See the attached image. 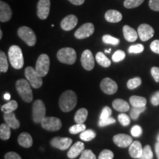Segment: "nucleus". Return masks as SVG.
I'll return each instance as SVG.
<instances>
[{
    "mask_svg": "<svg viewBox=\"0 0 159 159\" xmlns=\"http://www.w3.org/2000/svg\"><path fill=\"white\" fill-rule=\"evenodd\" d=\"M77 102V97L71 90L64 91L59 99V106L63 112H69L75 108Z\"/></svg>",
    "mask_w": 159,
    "mask_h": 159,
    "instance_id": "f257e3e1",
    "label": "nucleus"
},
{
    "mask_svg": "<svg viewBox=\"0 0 159 159\" xmlns=\"http://www.w3.org/2000/svg\"><path fill=\"white\" fill-rule=\"evenodd\" d=\"M8 58L12 66L16 69H20L23 67L24 61L22 51L19 46L13 45L8 49Z\"/></svg>",
    "mask_w": 159,
    "mask_h": 159,
    "instance_id": "f03ea898",
    "label": "nucleus"
},
{
    "mask_svg": "<svg viewBox=\"0 0 159 159\" xmlns=\"http://www.w3.org/2000/svg\"><path fill=\"white\" fill-rule=\"evenodd\" d=\"M16 88L19 96L25 102L29 103L33 101V91L31 89V85L30 84L27 80H18L16 83Z\"/></svg>",
    "mask_w": 159,
    "mask_h": 159,
    "instance_id": "7ed1b4c3",
    "label": "nucleus"
},
{
    "mask_svg": "<svg viewBox=\"0 0 159 159\" xmlns=\"http://www.w3.org/2000/svg\"><path fill=\"white\" fill-rule=\"evenodd\" d=\"M57 57L60 62L66 64H74L77 59L76 52L71 47H65L57 52Z\"/></svg>",
    "mask_w": 159,
    "mask_h": 159,
    "instance_id": "20e7f679",
    "label": "nucleus"
},
{
    "mask_svg": "<svg viewBox=\"0 0 159 159\" xmlns=\"http://www.w3.org/2000/svg\"><path fill=\"white\" fill-rule=\"evenodd\" d=\"M25 77L27 81L31 85V86L34 89H39L42 86L43 80L40 75L38 74L34 68L28 66L25 69Z\"/></svg>",
    "mask_w": 159,
    "mask_h": 159,
    "instance_id": "39448f33",
    "label": "nucleus"
},
{
    "mask_svg": "<svg viewBox=\"0 0 159 159\" xmlns=\"http://www.w3.org/2000/svg\"><path fill=\"white\" fill-rule=\"evenodd\" d=\"M50 66L49 57L47 54H41L38 58L35 64V71L41 77H45L48 74Z\"/></svg>",
    "mask_w": 159,
    "mask_h": 159,
    "instance_id": "423d86ee",
    "label": "nucleus"
},
{
    "mask_svg": "<svg viewBox=\"0 0 159 159\" xmlns=\"http://www.w3.org/2000/svg\"><path fill=\"white\" fill-rule=\"evenodd\" d=\"M18 35L30 47H33L36 43V35L33 30L28 27L24 26L20 27L18 30Z\"/></svg>",
    "mask_w": 159,
    "mask_h": 159,
    "instance_id": "0eeeda50",
    "label": "nucleus"
},
{
    "mask_svg": "<svg viewBox=\"0 0 159 159\" xmlns=\"http://www.w3.org/2000/svg\"><path fill=\"white\" fill-rule=\"evenodd\" d=\"M46 117L45 105L42 100L37 99L33 105V119L35 123H41Z\"/></svg>",
    "mask_w": 159,
    "mask_h": 159,
    "instance_id": "6e6552de",
    "label": "nucleus"
},
{
    "mask_svg": "<svg viewBox=\"0 0 159 159\" xmlns=\"http://www.w3.org/2000/svg\"><path fill=\"white\" fill-rule=\"evenodd\" d=\"M41 127L46 130L57 131L62 127V122L61 119L57 117L46 116L41 122Z\"/></svg>",
    "mask_w": 159,
    "mask_h": 159,
    "instance_id": "1a4fd4ad",
    "label": "nucleus"
},
{
    "mask_svg": "<svg viewBox=\"0 0 159 159\" xmlns=\"http://www.w3.org/2000/svg\"><path fill=\"white\" fill-rule=\"evenodd\" d=\"M94 26L91 23H85L80 27L75 33V36L77 39H86L94 33Z\"/></svg>",
    "mask_w": 159,
    "mask_h": 159,
    "instance_id": "9d476101",
    "label": "nucleus"
},
{
    "mask_svg": "<svg viewBox=\"0 0 159 159\" xmlns=\"http://www.w3.org/2000/svg\"><path fill=\"white\" fill-rule=\"evenodd\" d=\"M100 88L105 94L112 95L115 94L118 90V85L112 79L109 78V77H105L101 81Z\"/></svg>",
    "mask_w": 159,
    "mask_h": 159,
    "instance_id": "9b49d317",
    "label": "nucleus"
},
{
    "mask_svg": "<svg viewBox=\"0 0 159 159\" xmlns=\"http://www.w3.org/2000/svg\"><path fill=\"white\" fill-rule=\"evenodd\" d=\"M72 143V139L67 137L57 136L51 140L50 144L53 148L59 149L61 150H66L69 148Z\"/></svg>",
    "mask_w": 159,
    "mask_h": 159,
    "instance_id": "f8f14e48",
    "label": "nucleus"
},
{
    "mask_svg": "<svg viewBox=\"0 0 159 159\" xmlns=\"http://www.w3.org/2000/svg\"><path fill=\"white\" fill-rule=\"evenodd\" d=\"M81 64L85 70L91 71L94 67V59L92 52L89 49H85L83 51L81 55Z\"/></svg>",
    "mask_w": 159,
    "mask_h": 159,
    "instance_id": "ddd939ff",
    "label": "nucleus"
},
{
    "mask_svg": "<svg viewBox=\"0 0 159 159\" xmlns=\"http://www.w3.org/2000/svg\"><path fill=\"white\" fill-rule=\"evenodd\" d=\"M50 11V0H39L37 5V15L40 19L44 20L48 17Z\"/></svg>",
    "mask_w": 159,
    "mask_h": 159,
    "instance_id": "4468645a",
    "label": "nucleus"
},
{
    "mask_svg": "<svg viewBox=\"0 0 159 159\" xmlns=\"http://www.w3.org/2000/svg\"><path fill=\"white\" fill-rule=\"evenodd\" d=\"M154 29L148 24H142L138 27V34L142 41H147L153 37Z\"/></svg>",
    "mask_w": 159,
    "mask_h": 159,
    "instance_id": "2eb2a0df",
    "label": "nucleus"
},
{
    "mask_svg": "<svg viewBox=\"0 0 159 159\" xmlns=\"http://www.w3.org/2000/svg\"><path fill=\"white\" fill-rule=\"evenodd\" d=\"M113 141L114 143L119 148H126L128 147H130V145L132 144L133 139L132 137L127 134H116L113 137Z\"/></svg>",
    "mask_w": 159,
    "mask_h": 159,
    "instance_id": "dca6fc26",
    "label": "nucleus"
},
{
    "mask_svg": "<svg viewBox=\"0 0 159 159\" xmlns=\"http://www.w3.org/2000/svg\"><path fill=\"white\" fill-rule=\"evenodd\" d=\"M77 22H78V19L76 16L69 15L61 21V27L65 31H70L76 27Z\"/></svg>",
    "mask_w": 159,
    "mask_h": 159,
    "instance_id": "f3484780",
    "label": "nucleus"
},
{
    "mask_svg": "<svg viewBox=\"0 0 159 159\" xmlns=\"http://www.w3.org/2000/svg\"><path fill=\"white\" fill-rule=\"evenodd\" d=\"M12 17L11 7L5 2H0V21L1 22L8 21Z\"/></svg>",
    "mask_w": 159,
    "mask_h": 159,
    "instance_id": "a211bd4d",
    "label": "nucleus"
},
{
    "mask_svg": "<svg viewBox=\"0 0 159 159\" xmlns=\"http://www.w3.org/2000/svg\"><path fill=\"white\" fill-rule=\"evenodd\" d=\"M84 150V144L81 142H77L69 149L68 152H67V156H68L69 158L74 159L77 158L79 155H81Z\"/></svg>",
    "mask_w": 159,
    "mask_h": 159,
    "instance_id": "6ab92c4d",
    "label": "nucleus"
},
{
    "mask_svg": "<svg viewBox=\"0 0 159 159\" xmlns=\"http://www.w3.org/2000/svg\"><path fill=\"white\" fill-rule=\"evenodd\" d=\"M143 148L140 142L134 141L129 147V153L130 156L134 158H139L142 156Z\"/></svg>",
    "mask_w": 159,
    "mask_h": 159,
    "instance_id": "aec40b11",
    "label": "nucleus"
},
{
    "mask_svg": "<svg viewBox=\"0 0 159 159\" xmlns=\"http://www.w3.org/2000/svg\"><path fill=\"white\" fill-rule=\"evenodd\" d=\"M122 30L125 40H127L129 42H134L138 39V32H136L134 28L130 27V26L125 25L123 27Z\"/></svg>",
    "mask_w": 159,
    "mask_h": 159,
    "instance_id": "412c9836",
    "label": "nucleus"
},
{
    "mask_svg": "<svg viewBox=\"0 0 159 159\" xmlns=\"http://www.w3.org/2000/svg\"><path fill=\"white\" fill-rule=\"evenodd\" d=\"M105 19L110 23H117L122 21V15L120 12L116 10H109L105 13Z\"/></svg>",
    "mask_w": 159,
    "mask_h": 159,
    "instance_id": "4be33fe9",
    "label": "nucleus"
},
{
    "mask_svg": "<svg viewBox=\"0 0 159 159\" xmlns=\"http://www.w3.org/2000/svg\"><path fill=\"white\" fill-rule=\"evenodd\" d=\"M18 142H19V145H21L23 148H29L33 145V137L28 133H21L18 138Z\"/></svg>",
    "mask_w": 159,
    "mask_h": 159,
    "instance_id": "5701e85b",
    "label": "nucleus"
},
{
    "mask_svg": "<svg viewBox=\"0 0 159 159\" xmlns=\"http://www.w3.org/2000/svg\"><path fill=\"white\" fill-rule=\"evenodd\" d=\"M113 108L119 112H127L130 110V105L128 102L122 99H116L112 102Z\"/></svg>",
    "mask_w": 159,
    "mask_h": 159,
    "instance_id": "b1692460",
    "label": "nucleus"
},
{
    "mask_svg": "<svg viewBox=\"0 0 159 159\" xmlns=\"http://www.w3.org/2000/svg\"><path fill=\"white\" fill-rule=\"evenodd\" d=\"M4 119H5L6 124L8 125L11 128L17 129L20 127V122L16 117L14 112L5 114H4Z\"/></svg>",
    "mask_w": 159,
    "mask_h": 159,
    "instance_id": "393cba45",
    "label": "nucleus"
},
{
    "mask_svg": "<svg viewBox=\"0 0 159 159\" xmlns=\"http://www.w3.org/2000/svg\"><path fill=\"white\" fill-rule=\"evenodd\" d=\"M88 117V111L85 108H80L75 115V122L77 124H84Z\"/></svg>",
    "mask_w": 159,
    "mask_h": 159,
    "instance_id": "a878e982",
    "label": "nucleus"
},
{
    "mask_svg": "<svg viewBox=\"0 0 159 159\" xmlns=\"http://www.w3.org/2000/svg\"><path fill=\"white\" fill-rule=\"evenodd\" d=\"M129 102L133 107H144L146 106L147 99L144 97L134 95L129 99Z\"/></svg>",
    "mask_w": 159,
    "mask_h": 159,
    "instance_id": "bb28decb",
    "label": "nucleus"
},
{
    "mask_svg": "<svg viewBox=\"0 0 159 159\" xmlns=\"http://www.w3.org/2000/svg\"><path fill=\"white\" fill-rule=\"evenodd\" d=\"M96 61L101 66L103 67H108L111 64L110 60L106 57V55L104 53L101 52H99L97 53Z\"/></svg>",
    "mask_w": 159,
    "mask_h": 159,
    "instance_id": "cd10ccee",
    "label": "nucleus"
},
{
    "mask_svg": "<svg viewBox=\"0 0 159 159\" xmlns=\"http://www.w3.org/2000/svg\"><path fill=\"white\" fill-rule=\"evenodd\" d=\"M18 108V103L15 100H11L6 104L3 105L1 107V111H2L4 114H7V113L14 112Z\"/></svg>",
    "mask_w": 159,
    "mask_h": 159,
    "instance_id": "c85d7f7f",
    "label": "nucleus"
},
{
    "mask_svg": "<svg viewBox=\"0 0 159 159\" xmlns=\"http://www.w3.org/2000/svg\"><path fill=\"white\" fill-rule=\"evenodd\" d=\"M11 127L8 125L2 124L0 125V138L2 140H7L11 137Z\"/></svg>",
    "mask_w": 159,
    "mask_h": 159,
    "instance_id": "c756f323",
    "label": "nucleus"
},
{
    "mask_svg": "<svg viewBox=\"0 0 159 159\" xmlns=\"http://www.w3.org/2000/svg\"><path fill=\"white\" fill-rule=\"evenodd\" d=\"M8 70V62L5 53L4 52H0V71L1 72H7Z\"/></svg>",
    "mask_w": 159,
    "mask_h": 159,
    "instance_id": "7c9ffc66",
    "label": "nucleus"
},
{
    "mask_svg": "<svg viewBox=\"0 0 159 159\" xmlns=\"http://www.w3.org/2000/svg\"><path fill=\"white\" fill-rule=\"evenodd\" d=\"M96 133L94 130H85L80 135V138L82 139L83 141H85V142H89V141L93 140L96 137Z\"/></svg>",
    "mask_w": 159,
    "mask_h": 159,
    "instance_id": "2f4dec72",
    "label": "nucleus"
},
{
    "mask_svg": "<svg viewBox=\"0 0 159 159\" xmlns=\"http://www.w3.org/2000/svg\"><path fill=\"white\" fill-rule=\"evenodd\" d=\"M146 110V107H133L132 108L130 109V116L131 119H134V120H136L137 119L139 118L140 114L144 112V111Z\"/></svg>",
    "mask_w": 159,
    "mask_h": 159,
    "instance_id": "473e14b6",
    "label": "nucleus"
},
{
    "mask_svg": "<svg viewBox=\"0 0 159 159\" xmlns=\"http://www.w3.org/2000/svg\"><path fill=\"white\" fill-rule=\"evenodd\" d=\"M144 0H125L124 6L126 8H135L144 2Z\"/></svg>",
    "mask_w": 159,
    "mask_h": 159,
    "instance_id": "72a5a7b5",
    "label": "nucleus"
},
{
    "mask_svg": "<svg viewBox=\"0 0 159 159\" xmlns=\"http://www.w3.org/2000/svg\"><path fill=\"white\" fill-rule=\"evenodd\" d=\"M153 158V153L150 145H146L143 148V152L142 156L139 159H152Z\"/></svg>",
    "mask_w": 159,
    "mask_h": 159,
    "instance_id": "f704fd0d",
    "label": "nucleus"
},
{
    "mask_svg": "<svg viewBox=\"0 0 159 159\" xmlns=\"http://www.w3.org/2000/svg\"><path fill=\"white\" fill-rule=\"evenodd\" d=\"M141 83H142V79L140 77H137L129 80L128 83H127V86L130 90H133V89H135L137 87H139L141 85Z\"/></svg>",
    "mask_w": 159,
    "mask_h": 159,
    "instance_id": "c9c22d12",
    "label": "nucleus"
},
{
    "mask_svg": "<svg viewBox=\"0 0 159 159\" xmlns=\"http://www.w3.org/2000/svg\"><path fill=\"white\" fill-rule=\"evenodd\" d=\"M86 129V126L84 124H77L70 127L69 129V133L71 134H77L79 133H82Z\"/></svg>",
    "mask_w": 159,
    "mask_h": 159,
    "instance_id": "e433bc0d",
    "label": "nucleus"
},
{
    "mask_svg": "<svg viewBox=\"0 0 159 159\" xmlns=\"http://www.w3.org/2000/svg\"><path fill=\"white\" fill-rule=\"evenodd\" d=\"M103 42L108 44L111 45H118L119 43V39H116V38L111 36L110 35H105L102 37Z\"/></svg>",
    "mask_w": 159,
    "mask_h": 159,
    "instance_id": "4c0bfd02",
    "label": "nucleus"
},
{
    "mask_svg": "<svg viewBox=\"0 0 159 159\" xmlns=\"http://www.w3.org/2000/svg\"><path fill=\"white\" fill-rule=\"evenodd\" d=\"M144 46L141 44V43H139V44L130 46L128 49V52L134 53V54H139V53H142L144 51Z\"/></svg>",
    "mask_w": 159,
    "mask_h": 159,
    "instance_id": "58836bf2",
    "label": "nucleus"
},
{
    "mask_svg": "<svg viewBox=\"0 0 159 159\" xmlns=\"http://www.w3.org/2000/svg\"><path fill=\"white\" fill-rule=\"evenodd\" d=\"M125 53L122 50H117L114 52V54L112 55V60L114 62H119L125 59Z\"/></svg>",
    "mask_w": 159,
    "mask_h": 159,
    "instance_id": "ea45409f",
    "label": "nucleus"
},
{
    "mask_svg": "<svg viewBox=\"0 0 159 159\" xmlns=\"http://www.w3.org/2000/svg\"><path fill=\"white\" fill-rule=\"evenodd\" d=\"M114 154L110 150H104L99 155L98 159H113Z\"/></svg>",
    "mask_w": 159,
    "mask_h": 159,
    "instance_id": "a19ab883",
    "label": "nucleus"
},
{
    "mask_svg": "<svg viewBox=\"0 0 159 159\" xmlns=\"http://www.w3.org/2000/svg\"><path fill=\"white\" fill-rule=\"evenodd\" d=\"M118 120L123 126H128L130 123V119L128 115L125 114H120L118 116Z\"/></svg>",
    "mask_w": 159,
    "mask_h": 159,
    "instance_id": "79ce46f5",
    "label": "nucleus"
},
{
    "mask_svg": "<svg viewBox=\"0 0 159 159\" xmlns=\"http://www.w3.org/2000/svg\"><path fill=\"white\" fill-rule=\"evenodd\" d=\"M111 114H112L111 109L108 106H105L101 112L100 116H99V120H104V119L109 118L111 116Z\"/></svg>",
    "mask_w": 159,
    "mask_h": 159,
    "instance_id": "37998d69",
    "label": "nucleus"
},
{
    "mask_svg": "<svg viewBox=\"0 0 159 159\" xmlns=\"http://www.w3.org/2000/svg\"><path fill=\"white\" fill-rule=\"evenodd\" d=\"M80 159H97V157L91 150H84Z\"/></svg>",
    "mask_w": 159,
    "mask_h": 159,
    "instance_id": "c03bdc74",
    "label": "nucleus"
},
{
    "mask_svg": "<svg viewBox=\"0 0 159 159\" xmlns=\"http://www.w3.org/2000/svg\"><path fill=\"white\" fill-rule=\"evenodd\" d=\"M130 133L134 137H139L142 134V128L139 125H136L131 128Z\"/></svg>",
    "mask_w": 159,
    "mask_h": 159,
    "instance_id": "a18cd8bd",
    "label": "nucleus"
},
{
    "mask_svg": "<svg viewBox=\"0 0 159 159\" xmlns=\"http://www.w3.org/2000/svg\"><path fill=\"white\" fill-rule=\"evenodd\" d=\"M116 122V120L113 118V117H109V118L104 119V120H99L98 125L99 127H105L108 126V125L114 124Z\"/></svg>",
    "mask_w": 159,
    "mask_h": 159,
    "instance_id": "49530a36",
    "label": "nucleus"
},
{
    "mask_svg": "<svg viewBox=\"0 0 159 159\" xmlns=\"http://www.w3.org/2000/svg\"><path fill=\"white\" fill-rule=\"evenodd\" d=\"M151 75L153 77L155 81L157 83H159V67L153 66L151 69Z\"/></svg>",
    "mask_w": 159,
    "mask_h": 159,
    "instance_id": "de8ad7c7",
    "label": "nucleus"
},
{
    "mask_svg": "<svg viewBox=\"0 0 159 159\" xmlns=\"http://www.w3.org/2000/svg\"><path fill=\"white\" fill-rule=\"evenodd\" d=\"M149 6L154 11H159V0H150Z\"/></svg>",
    "mask_w": 159,
    "mask_h": 159,
    "instance_id": "09e8293b",
    "label": "nucleus"
},
{
    "mask_svg": "<svg viewBox=\"0 0 159 159\" xmlns=\"http://www.w3.org/2000/svg\"><path fill=\"white\" fill-rule=\"evenodd\" d=\"M150 49L153 52L159 54V40H155L151 43Z\"/></svg>",
    "mask_w": 159,
    "mask_h": 159,
    "instance_id": "8fccbe9b",
    "label": "nucleus"
},
{
    "mask_svg": "<svg viewBox=\"0 0 159 159\" xmlns=\"http://www.w3.org/2000/svg\"><path fill=\"white\" fill-rule=\"evenodd\" d=\"M151 103L154 105V106H157L159 105V91H156V93H154L152 94V97L150 99Z\"/></svg>",
    "mask_w": 159,
    "mask_h": 159,
    "instance_id": "3c124183",
    "label": "nucleus"
},
{
    "mask_svg": "<svg viewBox=\"0 0 159 159\" xmlns=\"http://www.w3.org/2000/svg\"><path fill=\"white\" fill-rule=\"evenodd\" d=\"M5 159H22L19 154L15 152H9L5 154Z\"/></svg>",
    "mask_w": 159,
    "mask_h": 159,
    "instance_id": "603ef678",
    "label": "nucleus"
},
{
    "mask_svg": "<svg viewBox=\"0 0 159 159\" xmlns=\"http://www.w3.org/2000/svg\"><path fill=\"white\" fill-rule=\"evenodd\" d=\"M69 1L75 5H81L84 3L85 0H69Z\"/></svg>",
    "mask_w": 159,
    "mask_h": 159,
    "instance_id": "864d4df0",
    "label": "nucleus"
},
{
    "mask_svg": "<svg viewBox=\"0 0 159 159\" xmlns=\"http://www.w3.org/2000/svg\"><path fill=\"white\" fill-rule=\"evenodd\" d=\"M155 150H156V156L158 159H159V142H158L155 145Z\"/></svg>",
    "mask_w": 159,
    "mask_h": 159,
    "instance_id": "5fc2aeb1",
    "label": "nucleus"
},
{
    "mask_svg": "<svg viewBox=\"0 0 159 159\" xmlns=\"http://www.w3.org/2000/svg\"><path fill=\"white\" fill-rule=\"evenodd\" d=\"M4 99H6V100H10L11 99V94H9V93H5V94H4Z\"/></svg>",
    "mask_w": 159,
    "mask_h": 159,
    "instance_id": "6e6d98bb",
    "label": "nucleus"
},
{
    "mask_svg": "<svg viewBox=\"0 0 159 159\" xmlns=\"http://www.w3.org/2000/svg\"><path fill=\"white\" fill-rule=\"evenodd\" d=\"M111 52V49H105V52H107V53H110Z\"/></svg>",
    "mask_w": 159,
    "mask_h": 159,
    "instance_id": "4d7b16f0",
    "label": "nucleus"
},
{
    "mask_svg": "<svg viewBox=\"0 0 159 159\" xmlns=\"http://www.w3.org/2000/svg\"><path fill=\"white\" fill-rule=\"evenodd\" d=\"M2 30H0V39H2Z\"/></svg>",
    "mask_w": 159,
    "mask_h": 159,
    "instance_id": "13d9d810",
    "label": "nucleus"
},
{
    "mask_svg": "<svg viewBox=\"0 0 159 159\" xmlns=\"http://www.w3.org/2000/svg\"><path fill=\"white\" fill-rule=\"evenodd\" d=\"M157 141L159 142V134L158 135V136H157Z\"/></svg>",
    "mask_w": 159,
    "mask_h": 159,
    "instance_id": "bf43d9fd",
    "label": "nucleus"
}]
</instances>
